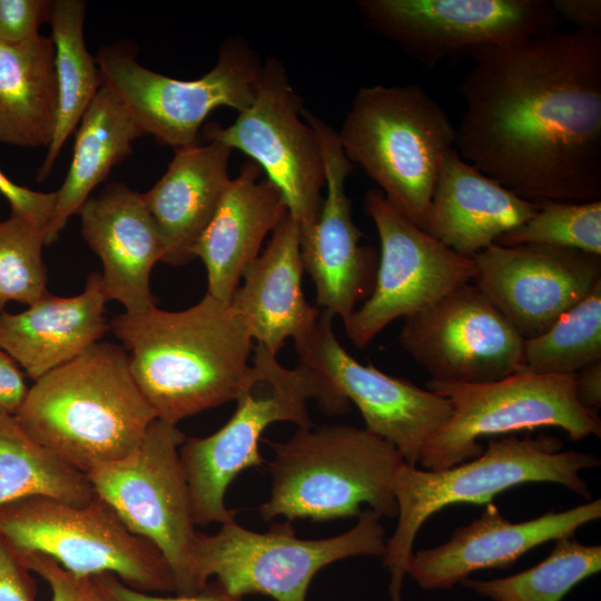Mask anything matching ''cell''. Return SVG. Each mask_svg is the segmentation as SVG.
I'll list each match as a JSON object with an SVG mask.
<instances>
[{
	"mask_svg": "<svg viewBox=\"0 0 601 601\" xmlns=\"http://www.w3.org/2000/svg\"><path fill=\"white\" fill-rule=\"evenodd\" d=\"M19 555L30 571L48 583L52 601H102L91 577L72 574L56 561L39 553Z\"/></svg>",
	"mask_w": 601,
	"mask_h": 601,
	"instance_id": "cell-35",
	"label": "cell"
},
{
	"mask_svg": "<svg viewBox=\"0 0 601 601\" xmlns=\"http://www.w3.org/2000/svg\"><path fill=\"white\" fill-rule=\"evenodd\" d=\"M266 442L274 456L270 495L259 506L264 520L358 518L364 504L382 519L397 516L393 480L403 457L365 427H298L287 441Z\"/></svg>",
	"mask_w": 601,
	"mask_h": 601,
	"instance_id": "cell-5",
	"label": "cell"
},
{
	"mask_svg": "<svg viewBox=\"0 0 601 601\" xmlns=\"http://www.w3.org/2000/svg\"><path fill=\"white\" fill-rule=\"evenodd\" d=\"M601 361V282L548 329L524 339L522 368L536 374H575Z\"/></svg>",
	"mask_w": 601,
	"mask_h": 601,
	"instance_id": "cell-32",
	"label": "cell"
},
{
	"mask_svg": "<svg viewBox=\"0 0 601 601\" xmlns=\"http://www.w3.org/2000/svg\"><path fill=\"white\" fill-rule=\"evenodd\" d=\"M536 210L535 201L484 175L454 149L439 175L425 230L457 254L473 257Z\"/></svg>",
	"mask_w": 601,
	"mask_h": 601,
	"instance_id": "cell-25",
	"label": "cell"
},
{
	"mask_svg": "<svg viewBox=\"0 0 601 601\" xmlns=\"http://www.w3.org/2000/svg\"><path fill=\"white\" fill-rule=\"evenodd\" d=\"M81 235L99 257L100 285L108 300L136 315L155 307L150 274L164 248L142 195L112 181L81 207Z\"/></svg>",
	"mask_w": 601,
	"mask_h": 601,
	"instance_id": "cell-21",
	"label": "cell"
},
{
	"mask_svg": "<svg viewBox=\"0 0 601 601\" xmlns=\"http://www.w3.org/2000/svg\"><path fill=\"white\" fill-rule=\"evenodd\" d=\"M365 24L427 68L559 29L548 0H362Z\"/></svg>",
	"mask_w": 601,
	"mask_h": 601,
	"instance_id": "cell-13",
	"label": "cell"
},
{
	"mask_svg": "<svg viewBox=\"0 0 601 601\" xmlns=\"http://www.w3.org/2000/svg\"><path fill=\"white\" fill-rule=\"evenodd\" d=\"M14 416L36 441L85 474L128 455L156 420L127 352L107 342L33 381Z\"/></svg>",
	"mask_w": 601,
	"mask_h": 601,
	"instance_id": "cell-3",
	"label": "cell"
},
{
	"mask_svg": "<svg viewBox=\"0 0 601 601\" xmlns=\"http://www.w3.org/2000/svg\"><path fill=\"white\" fill-rule=\"evenodd\" d=\"M600 518V499L521 522L508 520L491 502L479 518L457 528L446 542L413 552L406 575L424 590H446L474 572L511 566L532 549L571 538L578 529Z\"/></svg>",
	"mask_w": 601,
	"mask_h": 601,
	"instance_id": "cell-20",
	"label": "cell"
},
{
	"mask_svg": "<svg viewBox=\"0 0 601 601\" xmlns=\"http://www.w3.org/2000/svg\"><path fill=\"white\" fill-rule=\"evenodd\" d=\"M535 215L503 234L495 244H539L601 256V200L589 203L534 200Z\"/></svg>",
	"mask_w": 601,
	"mask_h": 601,
	"instance_id": "cell-33",
	"label": "cell"
},
{
	"mask_svg": "<svg viewBox=\"0 0 601 601\" xmlns=\"http://www.w3.org/2000/svg\"><path fill=\"white\" fill-rule=\"evenodd\" d=\"M95 59L102 86L142 134L174 149L196 145L199 129L214 109L245 110L256 96L263 69L259 56L239 38L226 40L214 68L195 80L152 71L122 45L101 48Z\"/></svg>",
	"mask_w": 601,
	"mask_h": 601,
	"instance_id": "cell-11",
	"label": "cell"
},
{
	"mask_svg": "<svg viewBox=\"0 0 601 601\" xmlns=\"http://www.w3.org/2000/svg\"><path fill=\"white\" fill-rule=\"evenodd\" d=\"M381 520L365 509L352 529L319 540L298 539L290 521L274 523L266 532L247 530L235 520L215 534L198 532L191 556L195 590L214 577L236 597L257 593L276 601H306L312 580L326 565L353 556H383Z\"/></svg>",
	"mask_w": 601,
	"mask_h": 601,
	"instance_id": "cell-8",
	"label": "cell"
},
{
	"mask_svg": "<svg viewBox=\"0 0 601 601\" xmlns=\"http://www.w3.org/2000/svg\"><path fill=\"white\" fill-rule=\"evenodd\" d=\"M0 194L10 205L11 214L46 230L52 216L56 191L41 193L21 186L0 169Z\"/></svg>",
	"mask_w": 601,
	"mask_h": 601,
	"instance_id": "cell-38",
	"label": "cell"
},
{
	"mask_svg": "<svg viewBox=\"0 0 601 601\" xmlns=\"http://www.w3.org/2000/svg\"><path fill=\"white\" fill-rule=\"evenodd\" d=\"M398 342L435 381L484 383L522 368L524 338L473 282L405 317Z\"/></svg>",
	"mask_w": 601,
	"mask_h": 601,
	"instance_id": "cell-17",
	"label": "cell"
},
{
	"mask_svg": "<svg viewBox=\"0 0 601 601\" xmlns=\"http://www.w3.org/2000/svg\"><path fill=\"white\" fill-rule=\"evenodd\" d=\"M302 110V99L283 63L269 57L253 102L231 125L210 124L204 131L208 141L238 149L259 165L299 227L316 219L325 187L319 142Z\"/></svg>",
	"mask_w": 601,
	"mask_h": 601,
	"instance_id": "cell-14",
	"label": "cell"
},
{
	"mask_svg": "<svg viewBox=\"0 0 601 601\" xmlns=\"http://www.w3.org/2000/svg\"><path fill=\"white\" fill-rule=\"evenodd\" d=\"M0 536L19 553H39L79 577L111 573L149 593H176L159 550L132 533L101 499L83 505L29 495L0 505Z\"/></svg>",
	"mask_w": 601,
	"mask_h": 601,
	"instance_id": "cell-9",
	"label": "cell"
},
{
	"mask_svg": "<svg viewBox=\"0 0 601 601\" xmlns=\"http://www.w3.org/2000/svg\"><path fill=\"white\" fill-rule=\"evenodd\" d=\"M303 273L299 225L288 213L244 272L230 300L246 319L253 341L275 355L288 338L305 339L319 317L321 309L304 295Z\"/></svg>",
	"mask_w": 601,
	"mask_h": 601,
	"instance_id": "cell-23",
	"label": "cell"
},
{
	"mask_svg": "<svg viewBox=\"0 0 601 601\" xmlns=\"http://www.w3.org/2000/svg\"><path fill=\"white\" fill-rule=\"evenodd\" d=\"M144 136L117 98L102 86L83 114L76 132L71 162L45 230L46 246L55 243L71 216L79 214L92 190L132 151Z\"/></svg>",
	"mask_w": 601,
	"mask_h": 601,
	"instance_id": "cell-28",
	"label": "cell"
},
{
	"mask_svg": "<svg viewBox=\"0 0 601 601\" xmlns=\"http://www.w3.org/2000/svg\"><path fill=\"white\" fill-rule=\"evenodd\" d=\"M58 111L55 49L50 37L0 43V144H51Z\"/></svg>",
	"mask_w": 601,
	"mask_h": 601,
	"instance_id": "cell-27",
	"label": "cell"
},
{
	"mask_svg": "<svg viewBox=\"0 0 601 601\" xmlns=\"http://www.w3.org/2000/svg\"><path fill=\"white\" fill-rule=\"evenodd\" d=\"M601 570V545L571 538L555 540L540 563L490 580L464 579L461 584L492 601H561L577 584Z\"/></svg>",
	"mask_w": 601,
	"mask_h": 601,
	"instance_id": "cell-31",
	"label": "cell"
},
{
	"mask_svg": "<svg viewBox=\"0 0 601 601\" xmlns=\"http://www.w3.org/2000/svg\"><path fill=\"white\" fill-rule=\"evenodd\" d=\"M574 392L583 407L597 413L601 407V361L575 373Z\"/></svg>",
	"mask_w": 601,
	"mask_h": 601,
	"instance_id": "cell-42",
	"label": "cell"
},
{
	"mask_svg": "<svg viewBox=\"0 0 601 601\" xmlns=\"http://www.w3.org/2000/svg\"><path fill=\"white\" fill-rule=\"evenodd\" d=\"M156 418L180 421L243 391L250 367L252 334L244 316L208 294L183 311L122 313L109 323Z\"/></svg>",
	"mask_w": 601,
	"mask_h": 601,
	"instance_id": "cell-2",
	"label": "cell"
},
{
	"mask_svg": "<svg viewBox=\"0 0 601 601\" xmlns=\"http://www.w3.org/2000/svg\"><path fill=\"white\" fill-rule=\"evenodd\" d=\"M102 601H243L225 591L216 581L194 594L158 595L134 589L111 573L91 577Z\"/></svg>",
	"mask_w": 601,
	"mask_h": 601,
	"instance_id": "cell-37",
	"label": "cell"
},
{
	"mask_svg": "<svg viewBox=\"0 0 601 601\" xmlns=\"http://www.w3.org/2000/svg\"><path fill=\"white\" fill-rule=\"evenodd\" d=\"M19 553L0 536V601H36V583Z\"/></svg>",
	"mask_w": 601,
	"mask_h": 601,
	"instance_id": "cell-39",
	"label": "cell"
},
{
	"mask_svg": "<svg viewBox=\"0 0 601 601\" xmlns=\"http://www.w3.org/2000/svg\"><path fill=\"white\" fill-rule=\"evenodd\" d=\"M549 434L491 439L479 456L444 470H421L405 462L393 480L397 524L386 540L383 565L390 573L391 601H402V588L415 538L433 514L453 504H487L496 494L526 483H555L588 499L583 470L600 465L589 452L562 450Z\"/></svg>",
	"mask_w": 601,
	"mask_h": 601,
	"instance_id": "cell-4",
	"label": "cell"
},
{
	"mask_svg": "<svg viewBox=\"0 0 601 601\" xmlns=\"http://www.w3.org/2000/svg\"><path fill=\"white\" fill-rule=\"evenodd\" d=\"M28 390L23 371L0 347V411L16 415Z\"/></svg>",
	"mask_w": 601,
	"mask_h": 601,
	"instance_id": "cell-40",
	"label": "cell"
},
{
	"mask_svg": "<svg viewBox=\"0 0 601 601\" xmlns=\"http://www.w3.org/2000/svg\"><path fill=\"white\" fill-rule=\"evenodd\" d=\"M342 148L386 201L426 229L432 197L456 129L420 85H374L356 92L342 128Z\"/></svg>",
	"mask_w": 601,
	"mask_h": 601,
	"instance_id": "cell-6",
	"label": "cell"
},
{
	"mask_svg": "<svg viewBox=\"0 0 601 601\" xmlns=\"http://www.w3.org/2000/svg\"><path fill=\"white\" fill-rule=\"evenodd\" d=\"M230 154L218 141L175 149L166 173L141 194L162 243L161 262L179 266L195 258L194 247L230 181Z\"/></svg>",
	"mask_w": 601,
	"mask_h": 601,
	"instance_id": "cell-26",
	"label": "cell"
},
{
	"mask_svg": "<svg viewBox=\"0 0 601 601\" xmlns=\"http://www.w3.org/2000/svg\"><path fill=\"white\" fill-rule=\"evenodd\" d=\"M302 116L317 136L327 191L316 219L299 227L302 263L314 283L319 309L344 324L373 289L377 253L361 244L364 235L352 218L346 179L355 166L346 157L337 131L304 108Z\"/></svg>",
	"mask_w": 601,
	"mask_h": 601,
	"instance_id": "cell-19",
	"label": "cell"
},
{
	"mask_svg": "<svg viewBox=\"0 0 601 601\" xmlns=\"http://www.w3.org/2000/svg\"><path fill=\"white\" fill-rule=\"evenodd\" d=\"M29 495L75 505L95 497L85 473L36 441L13 414L0 411V505Z\"/></svg>",
	"mask_w": 601,
	"mask_h": 601,
	"instance_id": "cell-30",
	"label": "cell"
},
{
	"mask_svg": "<svg viewBox=\"0 0 601 601\" xmlns=\"http://www.w3.org/2000/svg\"><path fill=\"white\" fill-rule=\"evenodd\" d=\"M52 1L0 0V43L17 45L40 35L43 22L49 21Z\"/></svg>",
	"mask_w": 601,
	"mask_h": 601,
	"instance_id": "cell-36",
	"label": "cell"
},
{
	"mask_svg": "<svg viewBox=\"0 0 601 601\" xmlns=\"http://www.w3.org/2000/svg\"><path fill=\"white\" fill-rule=\"evenodd\" d=\"M263 174L253 160L240 167L194 247L206 267V294L227 304L265 237L288 214L280 190Z\"/></svg>",
	"mask_w": 601,
	"mask_h": 601,
	"instance_id": "cell-22",
	"label": "cell"
},
{
	"mask_svg": "<svg viewBox=\"0 0 601 601\" xmlns=\"http://www.w3.org/2000/svg\"><path fill=\"white\" fill-rule=\"evenodd\" d=\"M106 303L93 272L78 295L48 292L20 313H0V347L36 381L100 342L110 328Z\"/></svg>",
	"mask_w": 601,
	"mask_h": 601,
	"instance_id": "cell-24",
	"label": "cell"
},
{
	"mask_svg": "<svg viewBox=\"0 0 601 601\" xmlns=\"http://www.w3.org/2000/svg\"><path fill=\"white\" fill-rule=\"evenodd\" d=\"M574 385L575 374L524 370L484 383L431 378L426 388L445 397L452 414L425 443L418 463L424 470L449 469L482 454V437L541 427L561 428L572 441L600 437L601 421L578 402Z\"/></svg>",
	"mask_w": 601,
	"mask_h": 601,
	"instance_id": "cell-10",
	"label": "cell"
},
{
	"mask_svg": "<svg viewBox=\"0 0 601 601\" xmlns=\"http://www.w3.org/2000/svg\"><path fill=\"white\" fill-rule=\"evenodd\" d=\"M551 6L560 20L571 22L574 29L601 32L600 0H552Z\"/></svg>",
	"mask_w": 601,
	"mask_h": 601,
	"instance_id": "cell-41",
	"label": "cell"
},
{
	"mask_svg": "<svg viewBox=\"0 0 601 601\" xmlns=\"http://www.w3.org/2000/svg\"><path fill=\"white\" fill-rule=\"evenodd\" d=\"M467 56L460 157L529 200H601V32L556 29Z\"/></svg>",
	"mask_w": 601,
	"mask_h": 601,
	"instance_id": "cell-1",
	"label": "cell"
},
{
	"mask_svg": "<svg viewBox=\"0 0 601 601\" xmlns=\"http://www.w3.org/2000/svg\"><path fill=\"white\" fill-rule=\"evenodd\" d=\"M45 230L12 215L0 220V313L10 302L27 306L48 293L42 258Z\"/></svg>",
	"mask_w": 601,
	"mask_h": 601,
	"instance_id": "cell-34",
	"label": "cell"
},
{
	"mask_svg": "<svg viewBox=\"0 0 601 601\" xmlns=\"http://www.w3.org/2000/svg\"><path fill=\"white\" fill-rule=\"evenodd\" d=\"M185 440L177 425L156 418L128 455L86 474L95 495L166 559L175 594L196 593L191 556L198 532L179 455Z\"/></svg>",
	"mask_w": 601,
	"mask_h": 601,
	"instance_id": "cell-12",
	"label": "cell"
},
{
	"mask_svg": "<svg viewBox=\"0 0 601 601\" xmlns=\"http://www.w3.org/2000/svg\"><path fill=\"white\" fill-rule=\"evenodd\" d=\"M333 318L321 309L312 333L295 343L299 363L319 375L343 406L356 405L365 428L391 443L406 464L416 466L425 443L451 416L450 402L371 363H359L339 343Z\"/></svg>",
	"mask_w": 601,
	"mask_h": 601,
	"instance_id": "cell-16",
	"label": "cell"
},
{
	"mask_svg": "<svg viewBox=\"0 0 601 601\" xmlns=\"http://www.w3.org/2000/svg\"><path fill=\"white\" fill-rule=\"evenodd\" d=\"M85 1H52L49 22L55 49L58 111L51 144L37 171L38 181L50 175L66 140L77 129L83 114L102 87L98 65L85 42Z\"/></svg>",
	"mask_w": 601,
	"mask_h": 601,
	"instance_id": "cell-29",
	"label": "cell"
},
{
	"mask_svg": "<svg viewBox=\"0 0 601 601\" xmlns=\"http://www.w3.org/2000/svg\"><path fill=\"white\" fill-rule=\"evenodd\" d=\"M473 260V284L524 339L542 334L601 282V256L572 248L494 244Z\"/></svg>",
	"mask_w": 601,
	"mask_h": 601,
	"instance_id": "cell-18",
	"label": "cell"
},
{
	"mask_svg": "<svg viewBox=\"0 0 601 601\" xmlns=\"http://www.w3.org/2000/svg\"><path fill=\"white\" fill-rule=\"evenodd\" d=\"M381 244L373 289L344 328L358 348L366 347L390 323L434 304L472 283L473 257L452 250L395 210L378 189L364 198Z\"/></svg>",
	"mask_w": 601,
	"mask_h": 601,
	"instance_id": "cell-15",
	"label": "cell"
},
{
	"mask_svg": "<svg viewBox=\"0 0 601 601\" xmlns=\"http://www.w3.org/2000/svg\"><path fill=\"white\" fill-rule=\"evenodd\" d=\"M316 400L329 415L339 414L324 381L308 366H283L275 354L255 346L245 386L228 422L205 437H186L179 449L196 525H220L235 520L225 495L244 470L262 465L259 441L275 422L312 426L307 401Z\"/></svg>",
	"mask_w": 601,
	"mask_h": 601,
	"instance_id": "cell-7",
	"label": "cell"
}]
</instances>
